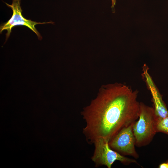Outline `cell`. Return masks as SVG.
I'll return each mask as SVG.
<instances>
[{
    "label": "cell",
    "instance_id": "2",
    "mask_svg": "<svg viewBox=\"0 0 168 168\" xmlns=\"http://www.w3.org/2000/svg\"><path fill=\"white\" fill-rule=\"evenodd\" d=\"M138 118L133 124V131L136 146L139 147L149 144L156 133V117L154 108L140 102Z\"/></svg>",
    "mask_w": 168,
    "mask_h": 168
},
{
    "label": "cell",
    "instance_id": "8",
    "mask_svg": "<svg viewBox=\"0 0 168 168\" xmlns=\"http://www.w3.org/2000/svg\"><path fill=\"white\" fill-rule=\"evenodd\" d=\"M160 168H168V161L161 164L159 166Z\"/></svg>",
    "mask_w": 168,
    "mask_h": 168
},
{
    "label": "cell",
    "instance_id": "7",
    "mask_svg": "<svg viewBox=\"0 0 168 168\" xmlns=\"http://www.w3.org/2000/svg\"><path fill=\"white\" fill-rule=\"evenodd\" d=\"M156 132H161L168 134V115L164 118H156Z\"/></svg>",
    "mask_w": 168,
    "mask_h": 168
},
{
    "label": "cell",
    "instance_id": "1",
    "mask_svg": "<svg viewBox=\"0 0 168 168\" xmlns=\"http://www.w3.org/2000/svg\"><path fill=\"white\" fill-rule=\"evenodd\" d=\"M138 92L121 83L101 87L96 98L81 112L86 123L82 132L89 144L100 138L109 142L121 128L136 121L140 106Z\"/></svg>",
    "mask_w": 168,
    "mask_h": 168
},
{
    "label": "cell",
    "instance_id": "9",
    "mask_svg": "<svg viewBox=\"0 0 168 168\" xmlns=\"http://www.w3.org/2000/svg\"><path fill=\"white\" fill-rule=\"evenodd\" d=\"M111 1H112V7H114L115 4L116 0H111Z\"/></svg>",
    "mask_w": 168,
    "mask_h": 168
},
{
    "label": "cell",
    "instance_id": "3",
    "mask_svg": "<svg viewBox=\"0 0 168 168\" xmlns=\"http://www.w3.org/2000/svg\"><path fill=\"white\" fill-rule=\"evenodd\" d=\"M93 144L95 149L91 159L96 167L104 166L111 168L116 161L126 165L137 163L134 159L126 157L112 149L109 145V141L106 139H98Z\"/></svg>",
    "mask_w": 168,
    "mask_h": 168
},
{
    "label": "cell",
    "instance_id": "4",
    "mask_svg": "<svg viewBox=\"0 0 168 168\" xmlns=\"http://www.w3.org/2000/svg\"><path fill=\"white\" fill-rule=\"evenodd\" d=\"M133 124L121 128L109 141V145L112 149L122 155L137 159L139 155L135 148L136 141L133 131Z\"/></svg>",
    "mask_w": 168,
    "mask_h": 168
},
{
    "label": "cell",
    "instance_id": "5",
    "mask_svg": "<svg viewBox=\"0 0 168 168\" xmlns=\"http://www.w3.org/2000/svg\"><path fill=\"white\" fill-rule=\"evenodd\" d=\"M21 0H12V4L9 5L5 3L7 6L11 8L13 14L10 19L7 22L0 25V32L1 33L3 30H6V40L10 36L12 28L18 25H23L27 27L35 32L39 39L41 40L42 37L35 27V25L38 24L53 23L52 22H38L32 21L30 20L25 18L22 15V10L20 6Z\"/></svg>",
    "mask_w": 168,
    "mask_h": 168
},
{
    "label": "cell",
    "instance_id": "6",
    "mask_svg": "<svg viewBox=\"0 0 168 168\" xmlns=\"http://www.w3.org/2000/svg\"><path fill=\"white\" fill-rule=\"evenodd\" d=\"M148 71V67L146 66H144L142 75L152 95L155 114L157 118H164L168 115L167 107Z\"/></svg>",
    "mask_w": 168,
    "mask_h": 168
}]
</instances>
